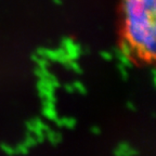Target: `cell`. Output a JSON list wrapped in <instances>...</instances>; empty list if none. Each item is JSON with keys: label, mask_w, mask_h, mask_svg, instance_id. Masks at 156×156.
Returning a JSON list of instances; mask_svg holds the SVG:
<instances>
[{"label": "cell", "mask_w": 156, "mask_h": 156, "mask_svg": "<svg viewBox=\"0 0 156 156\" xmlns=\"http://www.w3.org/2000/svg\"><path fill=\"white\" fill-rule=\"evenodd\" d=\"M42 105H44V107H46V108H54V107H55V103L51 102V101H48V100H44V102H42Z\"/></svg>", "instance_id": "obj_21"}, {"label": "cell", "mask_w": 156, "mask_h": 156, "mask_svg": "<svg viewBox=\"0 0 156 156\" xmlns=\"http://www.w3.org/2000/svg\"><path fill=\"white\" fill-rule=\"evenodd\" d=\"M117 68H118V71H119L120 75H122V79L126 81L127 79H128V73H127V71H126V67H125L122 64L118 63L117 64Z\"/></svg>", "instance_id": "obj_16"}, {"label": "cell", "mask_w": 156, "mask_h": 156, "mask_svg": "<svg viewBox=\"0 0 156 156\" xmlns=\"http://www.w3.org/2000/svg\"><path fill=\"white\" fill-rule=\"evenodd\" d=\"M65 90L67 91V92H69V93H73L74 91H75V89H74L73 85H69V83H67V85H65Z\"/></svg>", "instance_id": "obj_28"}, {"label": "cell", "mask_w": 156, "mask_h": 156, "mask_svg": "<svg viewBox=\"0 0 156 156\" xmlns=\"http://www.w3.org/2000/svg\"><path fill=\"white\" fill-rule=\"evenodd\" d=\"M55 53H56V55H58V56L64 55V54L66 53V50L63 48V47H62V48H58V50H55Z\"/></svg>", "instance_id": "obj_26"}, {"label": "cell", "mask_w": 156, "mask_h": 156, "mask_svg": "<svg viewBox=\"0 0 156 156\" xmlns=\"http://www.w3.org/2000/svg\"><path fill=\"white\" fill-rule=\"evenodd\" d=\"M53 122H55V125L58 127H62V126H63V122H62V118H56V119H54Z\"/></svg>", "instance_id": "obj_31"}, {"label": "cell", "mask_w": 156, "mask_h": 156, "mask_svg": "<svg viewBox=\"0 0 156 156\" xmlns=\"http://www.w3.org/2000/svg\"><path fill=\"white\" fill-rule=\"evenodd\" d=\"M118 60H119V63L122 64L125 67H132V65H133L130 56H127V55H125V54H122V55L118 58Z\"/></svg>", "instance_id": "obj_7"}, {"label": "cell", "mask_w": 156, "mask_h": 156, "mask_svg": "<svg viewBox=\"0 0 156 156\" xmlns=\"http://www.w3.org/2000/svg\"><path fill=\"white\" fill-rule=\"evenodd\" d=\"M127 108H128V110H130V111H132V112H136V105H134L132 102H130V101H128V102H127Z\"/></svg>", "instance_id": "obj_27"}, {"label": "cell", "mask_w": 156, "mask_h": 156, "mask_svg": "<svg viewBox=\"0 0 156 156\" xmlns=\"http://www.w3.org/2000/svg\"><path fill=\"white\" fill-rule=\"evenodd\" d=\"M62 122H63V126H65L68 129H74L77 122L73 117H63L62 118Z\"/></svg>", "instance_id": "obj_5"}, {"label": "cell", "mask_w": 156, "mask_h": 156, "mask_svg": "<svg viewBox=\"0 0 156 156\" xmlns=\"http://www.w3.org/2000/svg\"><path fill=\"white\" fill-rule=\"evenodd\" d=\"M120 51L125 55L131 56L133 54V47H132V44L127 39H125V40L122 41V44H120Z\"/></svg>", "instance_id": "obj_2"}, {"label": "cell", "mask_w": 156, "mask_h": 156, "mask_svg": "<svg viewBox=\"0 0 156 156\" xmlns=\"http://www.w3.org/2000/svg\"><path fill=\"white\" fill-rule=\"evenodd\" d=\"M81 53H85V54H89L90 53V49L89 48H85L83 50V52H81Z\"/></svg>", "instance_id": "obj_34"}, {"label": "cell", "mask_w": 156, "mask_h": 156, "mask_svg": "<svg viewBox=\"0 0 156 156\" xmlns=\"http://www.w3.org/2000/svg\"><path fill=\"white\" fill-rule=\"evenodd\" d=\"M66 54H67L68 58L71 60V61H73V60H77L78 58H79V55H80V53L77 51H66Z\"/></svg>", "instance_id": "obj_18"}, {"label": "cell", "mask_w": 156, "mask_h": 156, "mask_svg": "<svg viewBox=\"0 0 156 156\" xmlns=\"http://www.w3.org/2000/svg\"><path fill=\"white\" fill-rule=\"evenodd\" d=\"M101 56L104 58L105 61H111L113 58V54L111 52H107V51H101Z\"/></svg>", "instance_id": "obj_19"}, {"label": "cell", "mask_w": 156, "mask_h": 156, "mask_svg": "<svg viewBox=\"0 0 156 156\" xmlns=\"http://www.w3.org/2000/svg\"><path fill=\"white\" fill-rule=\"evenodd\" d=\"M36 63L38 65V67H47L48 66V58H44V56H39Z\"/></svg>", "instance_id": "obj_17"}, {"label": "cell", "mask_w": 156, "mask_h": 156, "mask_svg": "<svg viewBox=\"0 0 156 156\" xmlns=\"http://www.w3.org/2000/svg\"><path fill=\"white\" fill-rule=\"evenodd\" d=\"M42 115H44V116L50 120H54L58 118L56 112L54 108H46V107H44V110H42Z\"/></svg>", "instance_id": "obj_6"}, {"label": "cell", "mask_w": 156, "mask_h": 156, "mask_svg": "<svg viewBox=\"0 0 156 156\" xmlns=\"http://www.w3.org/2000/svg\"><path fill=\"white\" fill-rule=\"evenodd\" d=\"M14 151L15 154H24V155H26V154H28L29 149L24 143H20L14 147Z\"/></svg>", "instance_id": "obj_10"}, {"label": "cell", "mask_w": 156, "mask_h": 156, "mask_svg": "<svg viewBox=\"0 0 156 156\" xmlns=\"http://www.w3.org/2000/svg\"><path fill=\"white\" fill-rule=\"evenodd\" d=\"M25 126H26L27 131L30 132V133H33V131H34V129H35L34 122H33L32 120H29V122H25Z\"/></svg>", "instance_id": "obj_20"}, {"label": "cell", "mask_w": 156, "mask_h": 156, "mask_svg": "<svg viewBox=\"0 0 156 156\" xmlns=\"http://www.w3.org/2000/svg\"><path fill=\"white\" fill-rule=\"evenodd\" d=\"M32 122H34L35 127H37V128H39V129H41L44 132H46L47 130L49 129V126L48 125H46L44 122H42L40 118H34V119H32Z\"/></svg>", "instance_id": "obj_8"}, {"label": "cell", "mask_w": 156, "mask_h": 156, "mask_svg": "<svg viewBox=\"0 0 156 156\" xmlns=\"http://www.w3.org/2000/svg\"><path fill=\"white\" fill-rule=\"evenodd\" d=\"M44 58L48 60H52V61H56L58 60V55L55 53V50H50V49H46L44 50Z\"/></svg>", "instance_id": "obj_13"}, {"label": "cell", "mask_w": 156, "mask_h": 156, "mask_svg": "<svg viewBox=\"0 0 156 156\" xmlns=\"http://www.w3.org/2000/svg\"><path fill=\"white\" fill-rule=\"evenodd\" d=\"M0 150L2 152H5V154H8V155H14L15 154L14 147L8 145V144H5V143H0Z\"/></svg>", "instance_id": "obj_12"}, {"label": "cell", "mask_w": 156, "mask_h": 156, "mask_svg": "<svg viewBox=\"0 0 156 156\" xmlns=\"http://www.w3.org/2000/svg\"><path fill=\"white\" fill-rule=\"evenodd\" d=\"M46 138L48 139V141L52 144V145H58L60 142H62V134L58 133V132H54L53 130H51L49 128L46 132Z\"/></svg>", "instance_id": "obj_1"}, {"label": "cell", "mask_w": 156, "mask_h": 156, "mask_svg": "<svg viewBox=\"0 0 156 156\" xmlns=\"http://www.w3.org/2000/svg\"><path fill=\"white\" fill-rule=\"evenodd\" d=\"M33 133H35V136H44V132L42 131L41 129H39V128H37V127H35V129H34V131H33Z\"/></svg>", "instance_id": "obj_25"}, {"label": "cell", "mask_w": 156, "mask_h": 156, "mask_svg": "<svg viewBox=\"0 0 156 156\" xmlns=\"http://www.w3.org/2000/svg\"><path fill=\"white\" fill-rule=\"evenodd\" d=\"M44 50H46V48H44V47H39V48L36 50L35 53H36L38 56H44Z\"/></svg>", "instance_id": "obj_24"}, {"label": "cell", "mask_w": 156, "mask_h": 156, "mask_svg": "<svg viewBox=\"0 0 156 156\" xmlns=\"http://www.w3.org/2000/svg\"><path fill=\"white\" fill-rule=\"evenodd\" d=\"M90 131L92 132L93 134H95V136H99V134L101 133V129L98 126H92L90 128Z\"/></svg>", "instance_id": "obj_22"}, {"label": "cell", "mask_w": 156, "mask_h": 156, "mask_svg": "<svg viewBox=\"0 0 156 156\" xmlns=\"http://www.w3.org/2000/svg\"><path fill=\"white\" fill-rule=\"evenodd\" d=\"M34 72H35V74L38 76V78H40V77L49 78V76L51 75V74L48 72L47 67H38V68H36Z\"/></svg>", "instance_id": "obj_9"}, {"label": "cell", "mask_w": 156, "mask_h": 156, "mask_svg": "<svg viewBox=\"0 0 156 156\" xmlns=\"http://www.w3.org/2000/svg\"><path fill=\"white\" fill-rule=\"evenodd\" d=\"M30 58H32V61H33V62H37V60L39 58V56L37 55L36 53H33L32 55H30Z\"/></svg>", "instance_id": "obj_32"}, {"label": "cell", "mask_w": 156, "mask_h": 156, "mask_svg": "<svg viewBox=\"0 0 156 156\" xmlns=\"http://www.w3.org/2000/svg\"><path fill=\"white\" fill-rule=\"evenodd\" d=\"M73 44H74V40L71 38V37H64V38H62V40H61L62 47H63L65 50L67 48H69Z\"/></svg>", "instance_id": "obj_15"}, {"label": "cell", "mask_w": 156, "mask_h": 156, "mask_svg": "<svg viewBox=\"0 0 156 156\" xmlns=\"http://www.w3.org/2000/svg\"><path fill=\"white\" fill-rule=\"evenodd\" d=\"M52 2L55 3V5H61L62 3H63V1H62V0H52Z\"/></svg>", "instance_id": "obj_33"}, {"label": "cell", "mask_w": 156, "mask_h": 156, "mask_svg": "<svg viewBox=\"0 0 156 156\" xmlns=\"http://www.w3.org/2000/svg\"><path fill=\"white\" fill-rule=\"evenodd\" d=\"M129 149H130V144L122 141V142H119V143H118V145H117L116 149L113 151V153H114L115 155H118V156L126 155V152Z\"/></svg>", "instance_id": "obj_3"}, {"label": "cell", "mask_w": 156, "mask_h": 156, "mask_svg": "<svg viewBox=\"0 0 156 156\" xmlns=\"http://www.w3.org/2000/svg\"><path fill=\"white\" fill-rule=\"evenodd\" d=\"M23 143H24L28 149H30V147H33V146H36L37 144H38L36 141V139H35V136H33L30 132H27L26 138H25V140H24Z\"/></svg>", "instance_id": "obj_4"}, {"label": "cell", "mask_w": 156, "mask_h": 156, "mask_svg": "<svg viewBox=\"0 0 156 156\" xmlns=\"http://www.w3.org/2000/svg\"><path fill=\"white\" fill-rule=\"evenodd\" d=\"M73 87L75 90H77L80 94H87V88L83 86V83H81L80 81H75L73 83Z\"/></svg>", "instance_id": "obj_11"}, {"label": "cell", "mask_w": 156, "mask_h": 156, "mask_svg": "<svg viewBox=\"0 0 156 156\" xmlns=\"http://www.w3.org/2000/svg\"><path fill=\"white\" fill-rule=\"evenodd\" d=\"M69 69L74 71L77 74H81L83 73V69H81L80 65L76 62V60H73V61H69Z\"/></svg>", "instance_id": "obj_14"}, {"label": "cell", "mask_w": 156, "mask_h": 156, "mask_svg": "<svg viewBox=\"0 0 156 156\" xmlns=\"http://www.w3.org/2000/svg\"><path fill=\"white\" fill-rule=\"evenodd\" d=\"M136 154H139V152L136 151V150H134L133 147H131V146H130V149L126 152V156H132V155H136Z\"/></svg>", "instance_id": "obj_23"}, {"label": "cell", "mask_w": 156, "mask_h": 156, "mask_svg": "<svg viewBox=\"0 0 156 156\" xmlns=\"http://www.w3.org/2000/svg\"><path fill=\"white\" fill-rule=\"evenodd\" d=\"M113 51H114V55L116 56L117 58H119L120 55H122V51H120V49H118V48H114V50H113Z\"/></svg>", "instance_id": "obj_29"}, {"label": "cell", "mask_w": 156, "mask_h": 156, "mask_svg": "<svg viewBox=\"0 0 156 156\" xmlns=\"http://www.w3.org/2000/svg\"><path fill=\"white\" fill-rule=\"evenodd\" d=\"M35 139H36L37 143H42L46 138H44V136H35Z\"/></svg>", "instance_id": "obj_30"}]
</instances>
